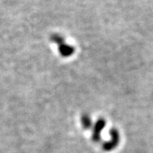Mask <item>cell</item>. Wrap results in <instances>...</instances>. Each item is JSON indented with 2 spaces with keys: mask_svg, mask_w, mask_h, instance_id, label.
<instances>
[{
  "mask_svg": "<svg viewBox=\"0 0 153 153\" xmlns=\"http://www.w3.org/2000/svg\"><path fill=\"white\" fill-rule=\"evenodd\" d=\"M111 140L109 142L105 143L104 145H103V148L106 151H111L116 148L119 142V135L118 133L116 130H111Z\"/></svg>",
  "mask_w": 153,
  "mask_h": 153,
  "instance_id": "obj_1",
  "label": "cell"
},
{
  "mask_svg": "<svg viewBox=\"0 0 153 153\" xmlns=\"http://www.w3.org/2000/svg\"><path fill=\"white\" fill-rule=\"evenodd\" d=\"M104 123H99L97 125L95 128V130H94V135H93V140L96 142H97V141L99 140V139H100V135H99V133H100V132L101 130L103 129V128H104Z\"/></svg>",
  "mask_w": 153,
  "mask_h": 153,
  "instance_id": "obj_2",
  "label": "cell"
}]
</instances>
